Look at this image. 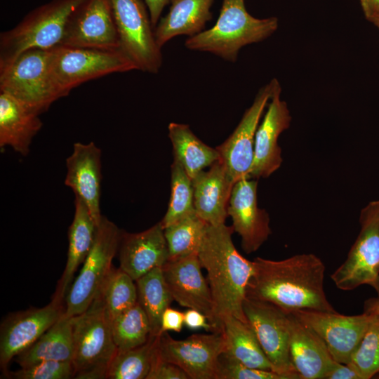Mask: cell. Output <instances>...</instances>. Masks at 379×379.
Here are the masks:
<instances>
[{
  "instance_id": "obj_1",
  "label": "cell",
  "mask_w": 379,
  "mask_h": 379,
  "mask_svg": "<svg viewBox=\"0 0 379 379\" xmlns=\"http://www.w3.org/2000/svg\"><path fill=\"white\" fill-rule=\"evenodd\" d=\"M246 298L266 301L286 312L312 310L336 312L324 291L326 267L313 253L281 260L256 257Z\"/></svg>"
},
{
  "instance_id": "obj_2",
  "label": "cell",
  "mask_w": 379,
  "mask_h": 379,
  "mask_svg": "<svg viewBox=\"0 0 379 379\" xmlns=\"http://www.w3.org/2000/svg\"><path fill=\"white\" fill-rule=\"evenodd\" d=\"M232 226L208 225L198 251L202 268L207 272L214 317V332L221 333L230 316L247 322L243 305L246 289L254 272V263L235 248Z\"/></svg>"
},
{
  "instance_id": "obj_3",
  "label": "cell",
  "mask_w": 379,
  "mask_h": 379,
  "mask_svg": "<svg viewBox=\"0 0 379 379\" xmlns=\"http://www.w3.org/2000/svg\"><path fill=\"white\" fill-rule=\"evenodd\" d=\"M278 27L275 17L259 19L246 10L244 0H222L220 15L210 29L188 37L185 46L190 50L206 51L234 62L240 49L260 42Z\"/></svg>"
},
{
  "instance_id": "obj_4",
  "label": "cell",
  "mask_w": 379,
  "mask_h": 379,
  "mask_svg": "<svg viewBox=\"0 0 379 379\" xmlns=\"http://www.w3.org/2000/svg\"><path fill=\"white\" fill-rule=\"evenodd\" d=\"M85 0H52L27 13L13 28L0 34V69L22 52L51 49L63 40L69 20Z\"/></svg>"
},
{
  "instance_id": "obj_5",
  "label": "cell",
  "mask_w": 379,
  "mask_h": 379,
  "mask_svg": "<svg viewBox=\"0 0 379 379\" xmlns=\"http://www.w3.org/2000/svg\"><path fill=\"white\" fill-rule=\"evenodd\" d=\"M76 378H106L108 367L117 352L112 321L98 294L88 309L73 317Z\"/></svg>"
},
{
  "instance_id": "obj_6",
  "label": "cell",
  "mask_w": 379,
  "mask_h": 379,
  "mask_svg": "<svg viewBox=\"0 0 379 379\" xmlns=\"http://www.w3.org/2000/svg\"><path fill=\"white\" fill-rule=\"evenodd\" d=\"M0 92L11 95L39 115L65 97L51 72L50 49L25 51L0 69Z\"/></svg>"
},
{
  "instance_id": "obj_7",
  "label": "cell",
  "mask_w": 379,
  "mask_h": 379,
  "mask_svg": "<svg viewBox=\"0 0 379 379\" xmlns=\"http://www.w3.org/2000/svg\"><path fill=\"white\" fill-rule=\"evenodd\" d=\"M53 79L67 96L74 88L109 74L138 69L121 50H102L60 45L50 49Z\"/></svg>"
},
{
  "instance_id": "obj_8",
  "label": "cell",
  "mask_w": 379,
  "mask_h": 379,
  "mask_svg": "<svg viewBox=\"0 0 379 379\" xmlns=\"http://www.w3.org/2000/svg\"><path fill=\"white\" fill-rule=\"evenodd\" d=\"M122 231L102 215L93 245L82 263L79 274L65 295V314L69 317L86 311L98 296L112 269L119 250Z\"/></svg>"
},
{
  "instance_id": "obj_9",
  "label": "cell",
  "mask_w": 379,
  "mask_h": 379,
  "mask_svg": "<svg viewBox=\"0 0 379 379\" xmlns=\"http://www.w3.org/2000/svg\"><path fill=\"white\" fill-rule=\"evenodd\" d=\"M359 223L360 232L345 260L331 275L343 291L364 284L373 288L379 277V199L361 209Z\"/></svg>"
},
{
  "instance_id": "obj_10",
  "label": "cell",
  "mask_w": 379,
  "mask_h": 379,
  "mask_svg": "<svg viewBox=\"0 0 379 379\" xmlns=\"http://www.w3.org/2000/svg\"><path fill=\"white\" fill-rule=\"evenodd\" d=\"M121 49L138 70L157 73L162 65L146 4L142 0H110Z\"/></svg>"
},
{
  "instance_id": "obj_11",
  "label": "cell",
  "mask_w": 379,
  "mask_h": 379,
  "mask_svg": "<svg viewBox=\"0 0 379 379\" xmlns=\"http://www.w3.org/2000/svg\"><path fill=\"white\" fill-rule=\"evenodd\" d=\"M156 352L161 359L181 368L190 379H218L225 340L222 332L193 334L175 340L166 331L159 335Z\"/></svg>"
},
{
  "instance_id": "obj_12",
  "label": "cell",
  "mask_w": 379,
  "mask_h": 379,
  "mask_svg": "<svg viewBox=\"0 0 379 379\" xmlns=\"http://www.w3.org/2000/svg\"><path fill=\"white\" fill-rule=\"evenodd\" d=\"M243 309L248 323L275 371L298 374L289 354L288 313L269 302L248 298L244 302Z\"/></svg>"
},
{
  "instance_id": "obj_13",
  "label": "cell",
  "mask_w": 379,
  "mask_h": 379,
  "mask_svg": "<svg viewBox=\"0 0 379 379\" xmlns=\"http://www.w3.org/2000/svg\"><path fill=\"white\" fill-rule=\"evenodd\" d=\"M288 312L309 326L325 343L333 359L345 364L350 361L372 319L366 312L351 316L312 310Z\"/></svg>"
},
{
  "instance_id": "obj_14",
  "label": "cell",
  "mask_w": 379,
  "mask_h": 379,
  "mask_svg": "<svg viewBox=\"0 0 379 379\" xmlns=\"http://www.w3.org/2000/svg\"><path fill=\"white\" fill-rule=\"evenodd\" d=\"M64 297L55 293L51 302L40 308L10 314L0 330V365L8 371L10 361L32 345L65 312Z\"/></svg>"
},
{
  "instance_id": "obj_15",
  "label": "cell",
  "mask_w": 379,
  "mask_h": 379,
  "mask_svg": "<svg viewBox=\"0 0 379 379\" xmlns=\"http://www.w3.org/2000/svg\"><path fill=\"white\" fill-rule=\"evenodd\" d=\"M277 79L258 92L253 102L244 112L232 133L215 148L231 179L249 178L253 161L255 136L262 112L272 96Z\"/></svg>"
},
{
  "instance_id": "obj_16",
  "label": "cell",
  "mask_w": 379,
  "mask_h": 379,
  "mask_svg": "<svg viewBox=\"0 0 379 379\" xmlns=\"http://www.w3.org/2000/svg\"><path fill=\"white\" fill-rule=\"evenodd\" d=\"M61 45L121 49L110 0H85L72 14Z\"/></svg>"
},
{
  "instance_id": "obj_17",
  "label": "cell",
  "mask_w": 379,
  "mask_h": 379,
  "mask_svg": "<svg viewBox=\"0 0 379 379\" xmlns=\"http://www.w3.org/2000/svg\"><path fill=\"white\" fill-rule=\"evenodd\" d=\"M257 188V179L246 178L237 181L227 206L232 226L240 236L241 248L246 254L258 250L272 233L269 214L258 205Z\"/></svg>"
},
{
  "instance_id": "obj_18",
  "label": "cell",
  "mask_w": 379,
  "mask_h": 379,
  "mask_svg": "<svg viewBox=\"0 0 379 379\" xmlns=\"http://www.w3.org/2000/svg\"><path fill=\"white\" fill-rule=\"evenodd\" d=\"M281 91L280 84L276 79L267 110L255 133L250 178H267L282 164L281 149L278 139L281 133L290 126L291 116L286 102L281 99Z\"/></svg>"
},
{
  "instance_id": "obj_19",
  "label": "cell",
  "mask_w": 379,
  "mask_h": 379,
  "mask_svg": "<svg viewBox=\"0 0 379 379\" xmlns=\"http://www.w3.org/2000/svg\"><path fill=\"white\" fill-rule=\"evenodd\" d=\"M201 268L198 253H193L168 260L162 267V271L173 300L182 307L204 314L214 332L213 300Z\"/></svg>"
},
{
  "instance_id": "obj_20",
  "label": "cell",
  "mask_w": 379,
  "mask_h": 379,
  "mask_svg": "<svg viewBox=\"0 0 379 379\" xmlns=\"http://www.w3.org/2000/svg\"><path fill=\"white\" fill-rule=\"evenodd\" d=\"M65 185L86 204L97 226L99 225L101 192V150L94 143L75 142L72 154L66 159Z\"/></svg>"
},
{
  "instance_id": "obj_21",
  "label": "cell",
  "mask_w": 379,
  "mask_h": 379,
  "mask_svg": "<svg viewBox=\"0 0 379 379\" xmlns=\"http://www.w3.org/2000/svg\"><path fill=\"white\" fill-rule=\"evenodd\" d=\"M119 268L134 281L168 260V249L161 222L138 233L123 232L119 247Z\"/></svg>"
},
{
  "instance_id": "obj_22",
  "label": "cell",
  "mask_w": 379,
  "mask_h": 379,
  "mask_svg": "<svg viewBox=\"0 0 379 379\" xmlns=\"http://www.w3.org/2000/svg\"><path fill=\"white\" fill-rule=\"evenodd\" d=\"M192 180L197 214L210 225L224 224L234 182L223 163L215 162Z\"/></svg>"
},
{
  "instance_id": "obj_23",
  "label": "cell",
  "mask_w": 379,
  "mask_h": 379,
  "mask_svg": "<svg viewBox=\"0 0 379 379\" xmlns=\"http://www.w3.org/2000/svg\"><path fill=\"white\" fill-rule=\"evenodd\" d=\"M289 354L301 379H324L335 361L323 340L291 312Z\"/></svg>"
},
{
  "instance_id": "obj_24",
  "label": "cell",
  "mask_w": 379,
  "mask_h": 379,
  "mask_svg": "<svg viewBox=\"0 0 379 379\" xmlns=\"http://www.w3.org/2000/svg\"><path fill=\"white\" fill-rule=\"evenodd\" d=\"M39 115L11 95L0 92V148L6 146L25 157L43 126Z\"/></svg>"
},
{
  "instance_id": "obj_25",
  "label": "cell",
  "mask_w": 379,
  "mask_h": 379,
  "mask_svg": "<svg viewBox=\"0 0 379 379\" xmlns=\"http://www.w3.org/2000/svg\"><path fill=\"white\" fill-rule=\"evenodd\" d=\"M213 0H170L171 7L160 19L154 30L158 45L161 48L171 39L187 35L192 36L202 32L212 18L210 11Z\"/></svg>"
},
{
  "instance_id": "obj_26",
  "label": "cell",
  "mask_w": 379,
  "mask_h": 379,
  "mask_svg": "<svg viewBox=\"0 0 379 379\" xmlns=\"http://www.w3.org/2000/svg\"><path fill=\"white\" fill-rule=\"evenodd\" d=\"M74 208L73 221L69 230L67 260L55 292L64 297L72 283L75 272L93 245L98 227L85 202L76 195Z\"/></svg>"
},
{
  "instance_id": "obj_27",
  "label": "cell",
  "mask_w": 379,
  "mask_h": 379,
  "mask_svg": "<svg viewBox=\"0 0 379 379\" xmlns=\"http://www.w3.org/2000/svg\"><path fill=\"white\" fill-rule=\"evenodd\" d=\"M73 317L65 312L32 345L15 357L21 367L48 360L72 361Z\"/></svg>"
},
{
  "instance_id": "obj_28",
  "label": "cell",
  "mask_w": 379,
  "mask_h": 379,
  "mask_svg": "<svg viewBox=\"0 0 379 379\" xmlns=\"http://www.w3.org/2000/svg\"><path fill=\"white\" fill-rule=\"evenodd\" d=\"M174 159L192 180L199 173L220 159L216 148L203 142L185 124L171 122L168 126Z\"/></svg>"
},
{
  "instance_id": "obj_29",
  "label": "cell",
  "mask_w": 379,
  "mask_h": 379,
  "mask_svg": "<svg viewBox=\"0 0 379 379\" xmlns=\"http://www.w3.org/2000/svg\"><path fill=\"white\" fill-rule=\"evenodd\" d=\"M222 332L225 354L247 366L275 371L248 323L227 317L222 322Z\"/></svg>"
},
{
  "instance_id": "obj_30",
  "label": "cell",
  "mask_w": 379,
  "mask_h": 379,
  "mask_svg": "<svg viewBox=\"0 0 379 379\" xmlns=\"http://www.w3.org/2000/svg\"><path fill=\"white\" fill-rule=\"evenodd\" d=\"M135 281L138 302L145 312L151 335H160L161 318L173 300L164 279L162 267H156Z\"/></svg>"
},
{
  "instance_id": "obj_31",
  "label": "cell",
  "mask_w": 379,
  "mask_h": 379,
  "mask_svg": "<svg viewBox=\"0 0 379 379\" xmlns=\"http://www.w3.org/2000/svg\"><path fill=\"white\" fill-rule=\"evenodd\" d=\"M159 338V335H151L145 343L138 347L117 350L108 367L106 378L147 379Z\"/></svg>"
},
{
  "instance_id": "obj_32",
  "label": "cell",
  "mask_w": 379,
  "mask_h": 379,
  "mask_svg": "<svg viewBox=\"0 0 379 379\" xmlns=\"http://www.w3.org/2000/svg\"><path fill=\"white\" fill-rule=\"evenodd\" d=\"M208 225L194 212L164 228L168 260L198 253Z\"/></svg>"
},
{
  "instance_id": "obj_33",
  "label": "cell",
  "mask_w": 379,
  "mask_h": 379,
  "mask_svg": "<svg viewBox=\"0 0 379 379\" xmlns=\"http://www.w3.org/2000/svg\"><path fill=\"white\" fill-rule=\"evenodd\" d=\"M112 331L119 351L138 347L148 340L149 322L138 302L112 320Z\"/></svg>"
},
{
  "instance_id": "obj_34",
  "label": "cell",
  "mask_w": 379,
  "mask_h": 379,
  "mask_svg": "<svg viewBox=\"0 0 379 379\" xmlns=\"http://www.w3.org/2000/svg\"><path fill=\"white\" fill-rule=\"evenodd\" d=\"M98 294L111 321L138 302L135 281L120 268L112 269Z\"/></svg>"
},
{
  "instance_id": "obj_35",
  "label": "cell",
  "mask_w": 379,
  "mask_h": 379,
  "mask_svg": "<svg viewBox=\"0 0 379 379\" xmlns=\"http://www.w3.org/2000/svg\"><path fill=\"white\" fill-rule=\"evenodd\" d=\"M194 212L192 180L182 166L173 160L170 200L166 213L160 222L164 229Z\"/></svg>"
},
{
  "instance_id": "obj_36",
  "label": "cell",
  "mask_w": 379,
  "mask_h": 379,
  "mask_svg": "<svg viewBox=\"0 0 379 379\" xmlns=\"http://www.w3.org/2000/svg\"><path fill=\"white\" fill-rule=\"evenodd\" d=\"M371 314L369 326L348 363L361 379H370L379 373V317Z\"/></svg>"
},
{
  "instance_id": "obj_37",
  "label": "cell",
  "mask_w": 379,
  "mask_h": 379,
  "mask_svg": "<svg viewBox=\"0 0 379 379\" xmlns=\"http://www.w3.org/2000/svg\"><path fill=\"white\" fill-rule=\"evenodd\" d=\"M218 379H301L289 374L247 366L222 353L219 359Z\"/></svg>"
},
{
  "instance_id": "obj_38",
  "label": "cell",
  "mask_w": 379,
  "mask_h": 379,
  "mask_svg": "<svg viewBox=\"0 0 379 379\" xmlns=\"http://www.w3.org/2000/svg\"><path fill=\"white\" fill-rule=\"evenodd\" d=\"M11 376L17 379H68L74 376L72 361L48 360L21 367Z\"/></svg>"
},
{
  "instance_id": "obj_39",
  "label": "cell",
  "mask_w": 379,
  "mask_h": 379,
  "mask_svg": "<svg viewBox=\"0 0 379 379\" xmlns=\"http://www.w3.org/2000/svg\"><path fill=\"white\" fill-rule=\"evenodd\" d=\"M147 379H190V378L179 366L159 358L155 351Z\"/></svg>"
},
{
  "instance_id": "obj_40",
  "label": "cell",
  "mask_w": 379,
  "mask_h": 379,
  "mask_svg": "<svg viewBox=\"0 0 379 379\" xmlns=\"http://www.w3.org/2000/svg\"><path fill=\"white\" fill-rule=\"evenodd\" d=\"M184 326V312L167 307L161 318L160 334L166 331L180 332Z\"/></svg>"
},
{
  "instance_id": "obj_41",
  "label": "cell",
  "mask_w": 379,
  "mask_h": 379,
  "mask_svg": "<svg viewBox=\"0 0 379 379\" xmlns=\"http://www.w3.org/2000/svg\"><path fill=\"white\" fill-rule=\"evenodd\" d=\"M184 326L193 331L204 328L213 332V326L206 315L194 309H188L184 312Z\"/></svg>"
},
{
  "instance_id": "obj_42",
  "label": "cell",
  "mask_w": 379,
  "mask_h": 379,
  "mask_svg": "<svg viewBox=\"0 0 379 379\" xmlns=\"http://www.w3.org/2000/svg\"><path fill=\"white\" fill-rule=\"evenodd\" d=\"M324 379H361V378L350 364L335 361L327 371Z\"/></svg>"
},
{
  "instance_id": "obj_43",
  "label": "cell",
  "mask_w": 379,
  "mask_h": 379,
  "mask_svg": "<svg viewBox=\"0 0 379 379\" xmlns=\"http://www.w3.org/2000/svg\"><path fill=\"white\" fill-rule=\"evenodd\" d=\"M144 1L148 9L150 20L154 27L157 25L163 9L170 2V0H144Z\"/></svg>"
},
{
  "instance_id": "obj_44",
  "label": "cell",
  "mask_w": 379,
  "mask_h": 379,
  "mask_svg": "<svg viewBox=\"0 0 379 379\" xmlns=\"http://www.w3.org/2000/svg\"><path fill=\"white\" fill-rule=\"evenodd\" d=\"M365 18L371 21L379 14V0H359Z\"/></svg>"
},
{
  "instance_id": "obj_45",
  "label": "cell",
  "mask_w": 379,
  "mask_h": 379,
  "mask_svg": "<svg viewBox=\"0 0 379 379\" xmlns=\"http://www.w3.org/2000/svg\"><path fill=\"white\" fill-rule=\"evenodd\" d=\"M379 317V297L367 300L364 303V311Z\"/></svg>"
},
{
  "instance_id": "obj_46",
  "label": "cell",
  "mask_w": 379,
  "mask_h": 379,
  "mask_svg": "<svg viewBox=\"0 0 379 379\" xmlns=\"http://www.w3.org/2000/svg\"><path fill=\"white\" fill-rule=\"evenodd\" d=\"M370 22L374 24V25L378 28L379 30V14L374 17Z\"/></svg>"
},
{
  "instance_id": "obj_47",
  "label": "cell",
  "mask_w": 379,
  "mask_h": 379,
  "mask_svg": "<svg viewBox=\"0 0 379 379\" xmlns=\"http://www.w3.org/2000/svg\"><path fill=\"white\" fill-rule=\"evenodd\" d=\"M373 288L375 290V291L377 292L378 295V297H379V277L373 287Z\"/></svg>"
},
{
  "instance_id": "obj_48",
  "label": "cell",
  "mask_w": 379,
  "mask_h": 379,
  "mask_svg": "<svg viewBox=\"0 0 379 379\" xmlns=\"http://www.w3.org/2000/svg\"><path fill=\"white\" fill-rule=\"evenodd\" d=\"M376 378H379V373L375 375Z\"/></svg>"
}]
</instances>
